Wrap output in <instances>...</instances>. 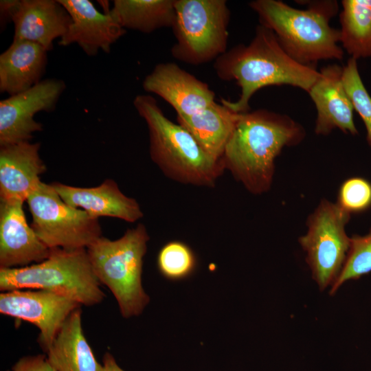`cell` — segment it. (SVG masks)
<instances>
[{"instance_id": "cell-9", "label": "cell", "mask_w": 371, "mask_h": 371, "mask_svg": "<svg viewBox=\"0 0 371 371\" xmlns=\"http://www.w3.org/2000/svg\"><path fill=\"white\" fill-rule=\"evenodd\" d=\"M350 218L337 203L324 199L308 216L306 234L299 238L321 291L334 284L344 264L350 242L345 227Z\"/></svg>"}, {"instance_id": "cell-12", "label": "cell", "mask_w": 371, "mask_h": 371, "mask_svg": "<svg viewBox=\"0 0 371 371\" xmlns=\"http://www.w3.org/2000/svg\"><path fill=\"white\" fill-rule=\"evenodd\" d=\"M142 87L168 103L177 117L192 115L215 102L207 84L174 63L157 64L145 77Z\"/></svg>"}, {"instance_id": "cell-13", "label": "cell", "mask_w": 371, "mask_h": 371, "mask_svg": "<svg viewBox=\"0 0 371 371\" xmlns=\"http://www.w3.org/2000/svg\"><path fill=\"white\" fill-rule=\"evenodd\" d=\"M67 10L71 23L58 45L76 43L89 56L100 50L109 53L111 46L126 33L110 13L100 12L89 0H58Z\"/></svg>"}, {"instance_id": "cell-15", "label": "cell", "mask_w": 371, "mask_h": 371, "mask_svg": "<svg viewBox=\"0 0 371 371\" xmlns=\"http://www.w3.org/2000/svg\"><path fill=\"white\" fill-rule=\"evenodd\" d=\"M342 71L343 67L337 64L322 68L319 77L308 93L317 110V135H327L335 128L358 135L354 108L343 85Z\"/></svg>"}, {"instance_id": "cell-26", "label": "cell", "mask_w": 371, "mask_h": 371, "mask_svg": "<svg viewBox=\"0 0 371 371\" xmlns=\"http://www.w3.org/2000/svg\"><path fill=\"white\" fill-rule=\"evenodd\" d=\"M357 60L350 57L343 67L342 82L354 110L365 124L366 140L371 147V96L361 80Z\"/></svg>"}, {"instance_id": "cell-3", "label": "cell", "mask_w": 371, "mask_h": 371, "mask_svg": "<svg viewBox=\"0 0 371 371\" xmlns=\"http://www.w3.org/2000/svg\"><path fill=\"white\" fill-rule=\"evenodd\" d=\"M307 2L304 10L277 0H256L249 5L260 24L273 32L284 51L297 63L315 66L322 60H342L340 30L330 25L339 10L337 1Z\"/></svg>"}, {"instance_id": "cell-1", "label": "cell", "mask_w": 371, "mask_h": 371, "mask_svg": "<svg viewBox=\"0 0 371 371\" xmlns=\"http://www.w3.org/2000/svg\"><path fill=\"white\" fill-rule=\"evenodd\" d=\"M217 76L225 81L235 80L241 92L238 100L223 98L221 102L233 111H249V100L261 88L290 85L308 93L319 77L315 66L302 65L282 48L272 30L259 24L247 45H238L215 60Z\"/></svg>"}, {"instance_id": "cell-8", "label": "cell", "mask_w": 371, "mask_h": 371, "mask_svg": "<svg viewBox=\"0 0 371 371\" xmlns=\"http://www.w3.org/2000/svg\"><path fill=\"white\" fill-rule=\"evenodd\" d=\"M26 202L31 226L49 249H87L102 236L98 218L67 204L52 184L41 182Z\"/></svg>"}, {"instance_id": "cell-21", "label": "cell", "mask_w": 371, "mask_h": 371, "mask_svg": "<svg viewBox=\"0 0 371 371\" xmlns=\"http://www.w3.org/2000/svg\"><path fill=\"white\" fill-rule=\"evenodd\" d=\"M240 115L221 102H214L195 113L177 117V121L208 155L221 161Z\"/></svg>"}, {"instance_id": "cell-5", "label": "cell", "mask_w": 371, "mask_h": 371, "mask_svg": "<svg viewBox=\"0 0 371 371\" xmlns=\"http://www.w3.org/2000/svg\"><path fill=\"white\" fill-rule=\"evenodd\" d=\"M148 240L146 228L140 223L118 239L102 236L87 248L97 278L113 293L124 318L140 315L150 301L142 283Z\"/></svg>"}, {"instance_id": "cell-27", "label": "cell", "mask_w": 371, "mask_h": 371, "mask_svg": "<svg viewBox=\"0 0 371 371\" xmlns=\"http://www.w3.org/2000/svg\"><path fill=\"white\" fill-rule=\"evenodd\" d=\"M351 213L361 212L371 206V183L365 179H348L340 186L337 203Z\"/></svg>"}, {"instance_id": "cell-6", "label": "cell", "mask_w": 371, "mask_h": 371, "mask_svg": "<svg viewBox=\"0 0 371 371\" xmlns=\"http://www.w3.org/2000/svg\"><path fill=\"white\" fill-rule=\"evenodd\" d=\"M87 249H51L43 261L29 266L0 269V291L41 289L66 295L81 305L101 303L100 288Z\"/></svg>"}, {"instance_id": "cell-20", "label": "cell", "mask_w": 371, "mask_h": 371, "mask_svg": "<svg viewBox=\"0 0 371 371\" xmlns=\"http://www.w3.org/2000/svg\"><path fill=\"white\" fill-rule=\"evenodd\" d=\"M45 352L56 371H104L83 333L80 307L66 319Z\"/></svg>"}, {"instance_id": "cell-11", "label": "cell", "mask_w": 371, "mask_h": 371, "mask_svg": "<svg viewBox=\"0 0 371 371\" xmlns=\"http://www.w3.org/2000/svg\"><path fill=\"white\" fill-rule=\"evenodd\" d=\"M65 87L63 80L45 79L27 91L1 100L0 146L30 142L34 133L43 130L34 115L54 111Z\"/></svg>"}, {"instance_id": "cell-25", "label": "cell", "mask_w": 371, "mask_h": 371, "mask_svg": "<svg viewBox=\"0 0 371 371\" xmlns=\"http://www.w3.org/2000/svg\"><path fill=\"white\" fill-rule=\"evenodd\" d=\"M371 272V228L364 236L350 238V247L342 269L331 286L330 294L349 280H357Z\"/></svg>"}, {"instance_id": "cell-22", "label": "cell", "mask_w": 371, "mask_h": 371, "mask_svg": "<svg viewBox=\"0 0 371 371\" xmlns=\"http://www.w3.org/2000/svg\"><path fill=\"white\" fill-rule=\"evenodd\" d=\"M175 0H114L110 13L124 29L151 33L172 27Z\"/></svg>"}, {"instance_id": "cell-24", "label": "cell", "mask_w": 371, "mask_h": 371, "mask_svg": "<svg viewBox=\"0 0 371 371\" xmlns=\"http://www.w3.org/2000/svg\"><path fill=\"white\" fill-rule=\"evenodd\" d=\"M157 264L160 273L170 280H181L191 276L196 266L194 251L186 243L172 240L159 250Z\"/></svg>"}, {"instance_id": "cell-7", "label": "cell", "mask_w": 371, "mask_h": 371, "mask_svg": "<svg viewBox=\"0 0 371 371\" xmlns=\"http://www.w3.org/2000/svg\"><path fill=\"white\" fill-rule=\"evenodd\" d=\"M171 54L198 65L227 52L230 11L225 0H175Z\"/></svg>"}, {"instance_id": "cell-29", "label": "cell", "mask_w": 371, "mask_h": 371, "mask_svg": "<svg viewBox=\"0 0 371 371\" xmlns=\"http://www.w3.org/2000/svg\"><path fill=\"white\" fill-rule=\"evenodd\" d=\"M19 0H1L0 1V21L1 27L6 25L8 21H12V16Z\"/></svg>"}, {"instance_id": "cell-2", "label": "cell", "mask_w": 371, "mask_h": 371, "mask_svg": "<svg viewBox=\"0 0 371 371\" xmlns=\"http://www.w3.org/2000/svg\"><path fill=\"white\" fill-rule=\"evenodd\" d=\"M305 134L303 126L285 114L267 109L241 113L225 146L223 166L250 192L263 193L272 183L276 158L285 146L300 143Z\"/></svg>"}, {"instance_id": "cell-30", "label": "cell", "mask_w": 371, "mask_h": 371, "mask_svg": "<svg viewBox=\"0 0 371 371\" xmlns=\"http://www.w3.org/2000/svg\"><path fill=\"white\" fill-rule=\"evenodd\" d=\"M104 371H125L116 362L114 357L109 352H106L102 359Z\"/></svg>"}, {"instance_id": "cell-10", "label": "cell", "mask_w": 371, "mask_h": 371, "mask_svg": "<svg viewBox=\"0 0 371 371\" xmlns=\"http://www.w3.org/2000/svg\"><path fill=\"white\" fill-rule=\"evenodd\" d=\"M81 306L66 295L45 290L14 289L0 294V313L36 326L45 352L66 319Z\"/></svg>"}, {"instance_id": "cell-19", "label": "cell", "mask_w": 371, "mask_h": 371, "mask_svg": "<svg viewBox=\"0 0 371 371\" xmlns=\"http://www.w3.org/2000/svg\"><path fill=\"white\" fill-rule=\"evenodd\" d=\"M48 51L38 43L13 40L0 55V91L10 96L32 88L43 76Z\"/></svg>"}, {"instance_id": "cell-17", "label": "cell", "mask_w": 371, "mask_h": 371, "mask_svg": "<svg viewBox=\"0 0 371 371\" xmlns=\"http://www.w3.org/2000/svg\"><path fill=\"white\" fill-rule=\"evenodd\" d=\"M12 22L13 40L34 42L49 52L67 32L71 18L58 0H19Z\"/></svg>"}, {"instance_id": "cell-4", "label": "cell", "mask_w": 371, "mask_h": 371, "mask_svg": "<svg viewBox=\"0 0 371 371\" xmlns=\"http://www.w3.org/2000/svg\"><path fill=\"white\" fill-rule=\"evenodd\" d=\"M138 114L146 122L150 155L168 177L184 184L212 187L224 167L208 155L192 134L170 120L150 95L133 100Z\"/></svg>"}, {"instance_id": "cell-16", "label": "cell", "mask_w": 371, "mask_h": 371, "mask_svg": "<svg viewBox=\"0 0 371 371\" xmlns=\"http://www.w3.org/2000/svg\"><path fill=\"white\" fill-rule=\"evenodd\" d=\"M39 149L30 142L0 146V201L24 203L38 187L46 170Z\"/></svg>"}, {"instance_id": "cell-14", "label": "cell", "mask_w": 371, "mask_h": 371, "mask_svg": "<svg viewBox=\"0 0 371 371\" xmlns=\"http://www.w3.org/2000/svg\"><path fill=\"white\" fill-rule=\"evenodd\" d=\"M21 201H0V269L29 266L45 260L49 249L27 222Z\"/></svg>"}, {"instance_id": "cell-18", "label": "cell", "mask_w": 371, "mask_h": 371, "mask_svg": "<svg viewBox=\"0 0 371 371\" xmlns=\"http://www.w3.org/2000/svg\"><path fill=\"white\" fill-rule=\"evenodd\" d=\"M52 185L67 204L83 210L91 216H109L131 223L143 216L137 201L124 194L113 179H107L93 188L75 187L58 182Z\"/></svg>"}, {"instance_id": "cell-23", "label": "cell", "mask_w": 371, "mask_h": 371, "mask_svg": "<svg viewBox=\"0 0 371 371\" xmlns=\"http://www.w3.org/2000/svg\"><path fill=\"white\" fill-rule=\"evenodd\" d=\"M340 43L351 58H371V0H343Z\"/></svg>"}, {"instance_id": "cell-28", "label": "cell", "mask_w": 371, "mask_h": 371, "mask_svg": "<svg viewBox=\"0 0 371 371\" xmlns=\"http://www.w3.org/2000/svg\"><path fill=\"white\" fill-rule=\"evenodd\" d=\"M8 371H56L49 363L47 356L37 355L23 357Z\"/></svg>"}]
</instances>
